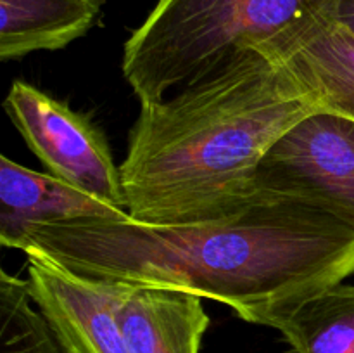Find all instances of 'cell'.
Wrapping results in <instances>:
<instances>
[{"label":"cell","mask_w":354,"mask_h":353,"mask_svg":"<svg viewBox=\"0 0 354 353\" xmlns=\"http://www.w3.org/2000/svg\"><path fill=\"white\" fill-rule=\"evenodd\" d=\"M334 21L354 37V0H337Z\"/></svg>","instance_id":"13"},{"label":"cell","mask_w":354,"mask_h":353,"mask_svg":"<svg viewBox=\"0 0 354 353\" xmlns=\"http://www.w3.org/2000/svg\"><path fill=\"white\" fill-rule=\"evenodd\" d=\"M28 256V286L38 310L69 353H128L118 310L131 284L95 279Z\"/></svg>","instance_id":"6"},{"label":"cell","mask_w":354,"mask_h":353,"mask_svg":"<svg viewBox=\"0 0 354 353\" xmlns=\"http://www.w3.org/2000/svg\"><path fill=\"white\" fill-rule=\"evenodd\" d=\"M130 215L50 175L0 156V244L16 249L35 225L124 220Z\"/></svg>","instance_id":"8"},{"label":"cell","mask_w":354,"mask_h":353,"mask_svg":"<svg viewBox=\"0 0 354 353\" xmlns=\"http://www.w3.org/2000/svg\"><path fill=\"white\" fill-rule=\"evenodd\" d=\"M16 249L86 277L187 291L266 327L354 275L351 227L313 204L270 194L190 224L128 217L35 225Z\"/></svg>","instance_id":"1"},{"label":"cell","mask_w":354,"mask_h":353,"mask_svg":"<svg viewBox=\"0 0 354 353\" xmlns=\"http://www.w3.org/2000/svg\"><path fill=\"white\" fill-rule=\"evenodd\" d=\"M3 107L50 175L128 213L121 168L93 121L23 80L10 83Z\"/></svg>","instance_id":"5"},{"label":"cell","mask_w":354,"mask_h":353,"mask_svg":"<svg viewBox=\"0 0 354 353\" xmlns=\"http://www.w3.org/2000/svg\"><path fill=\"white\" fill-rule=\"evenodd\" d=\"M337 0H158L123 48V76L142 102L204 78L245 48L334 16Z\"/></svg>","instance_id":"3"},{"label":"cell","mask_w":354,"mask_h":353,"mask_svg":"<svg viewBox=\"0 0 354 353\" xmlns=\"http://www.w3.org/2000/svg\"><path fill=\"white\" fill-rule=\"evenodd\" d=\"M296 353H354V284L301 301L273 324Z\"/></svg>","instance_id":"11"},{"label":"cell","mask_w":354,"mask_h":353,"mask_svg":"<svg viewBox=\"0 0 354 353\" xmlns=\"http://www.w3.org/2000/svg\"><path fill=\"white\" fill-rule=\"evenodd\" d=\"M317 111L354 120V37L334 16L299 24L259 45Z\"/></svg>","instance_id":"7"},{"label":"cell","mask_w":354,"mask_h":353,"mask_svg":"<svg viewBox=\"0 0 354 353\" xmlns=\"http://www.w3.org/2000/svg\"><path fill=\"white\" fill-rule=\"evenodd\" d=\"M315 106L259 48H245L176 93L142 102L121 180L128 215L171 225L227 217L258 201L266 152Z\"/></svg>","instance_id":"2"},{"label":"cell","mask_w":354,"mask_h":353,"mask_svg":"<svg viewBox=\"0 0 354 353\" xmlns=\"http://www.w3.org/2000/svg\"><path fill=\"white\" fill-rule=\"evenodd\" d=\"M0 353H69L31 298L28 279L0 272Z\"/></svg>","instance_id":"12"},{"label":"cell","mask_w":354,"mask_h":353,"mask_svg":"<svg viewBox=\"0 0 354 353\" xmlns=\"http://www.w3.org/2000/svg\"><path fill=\"white\" fill-rule=\"evenodd\" d=\"M106 0H0V59L61 51L97 24Z\"/></svg>","instance_id":"10"},{"label":"cell","mask_w":354,"mask_h":353,"mask_svg":"<svg viewBox=\"0 0 354 353\" xmlns=\"http://www.w3.org/2000/svg\"><path fill=\"white\" fill-rule=\"evenodd\" d=\"M256 187L322 208L354 230V120L327 111L304 116L266 152Z\"/></svg>","instance_id":"4"},{"label":"cell","mask_w":354,"mask_h":353,"mask_svg":"<svg viewBox=\"0 0 354 353\" xmlns=\"http://www.w3.org/2000/svg\"><path fill=\"white\" fill-rule=\"evenodd\" d=\"M118 324L128 353H199L209 315L197 294L131 284Z\"/></svg>","instance_id":"9"}]
</instances>
